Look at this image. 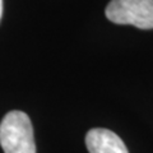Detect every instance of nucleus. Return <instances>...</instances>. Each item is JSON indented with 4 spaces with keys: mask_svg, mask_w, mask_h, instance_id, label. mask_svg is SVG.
<instances>
[{
    "mask_svg": "<svg viewBox=\"0 0 153 153\" xmlns=\"http://www.w3.org/2000/svg\"><path fill=\"white\" fill-rule=\"evenodd\" d=\"M0 146L5 153H36L31 119L23 111L8 112L0 123Z\"/></svg>",
    "mask_w": 153,
    "mask_h": 153,
    "instance_id": "obj_1",
    "label": "nucleus"
},
{
    "mask_svg": "<svg viewBox=\"0 0 153 153\" xmlns=\"http://www.w3.org/2000/svg\"><path fill=\"white\" fill-rule=\"evenodd\" d=\"M106 17L116 25L152 30L153 0H111L106 8Z\"/></svg>",
    "mask_w": 153,
    "mask_h": 153,
    "instance_id": "obj_2",
    "label": "nucleus"
},
{
    "mask_svg": "<svg viewBox=\"0 0 153 153\" xmlns=\"http://www.w3.org/2000/svg\"><path fill=\"white\" fill-rule=\"evenodd\" d=\"M85 146L89 153H129L121 138L103 128L91 129L85 135Z\"/></svg>",
    "mask_w": 153,
    "mask_h": 153,
    "instance_id": "obj_3",
    "label": "nucleus"
},
{
    "mask_svg": "<svg viewBox=\"0 0 153 153\" xmlns=\"http://www.w3.org/2000/svg\"><path fill=\"white\" fill-rule=\"evenodd\" d=\"M3 16V0H0V19H1Z\"/></svg>",
    "mask_w": 153,
    "mask_h": 153,
    "instance_id": "obj_4",
    "label": "nucleus"
}]
</instances>
